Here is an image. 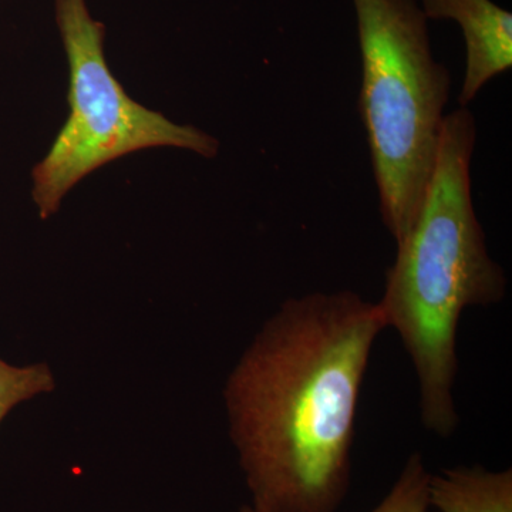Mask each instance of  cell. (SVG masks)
Wrapping results in <instances>:
<instances>
[{"instance_id": "9c48e42d", "label": "cell", "mask_w": 512, "mask_h": 512, "mask_svg": "<svg viewBox=\"0 0 512 512\" xmlns=\"http://www.w3.org/2000/svg\"><path fill=\"white\" fill-rule=\"evenodd\" d=\"M239 512H256L254 508L251 507V505H244V507L241 508V511Z\"/></svg>"}, {"instance_id": "6da1fadb", "label": "cell", "mask_w": 512, "mask_h": 512, "mask_svg": "<svg viewBox=\"0 0 512 512\" xmlns=\"http://www.w3.org/2000/svg\"><path fill=\"white\" fill-rule=\"evenodd\" d=\"M386 329L355 292L289 298L225 384L229 436L256 512H338L352 481L357 409Z\"/></svg>"}, {"instance_id": "7a4b0ae2", "label": "cell", "mask_w": 512, "mask_h": 512, "mask_svg": "<svg viewBox=\"0 0 512 512\" xmlns=\"http://www.w3.org/2000/svg\"><path fill=\"white\" fill-rule=\"evenodd\" d=\"M477 124L467 107L446 114L436 167L413 228L387 269L379 306L384 326L399 333L420 387L421 421L448 437L454 404L457 330L470 306L503 301L504 269L488 254L471 195Z\"/></svg>"}, {"instance_id": "5b68a950", "label": "cell", "mask_w": 512, "mask_h": 512, "mask_svg": "<svg viewBox=\"0 0 512 512\" xmlns=\"http://www.w3.org/2000/svg\"><path fill=\"white\" fill-rule=\"evenodd\" d=\"M424 16L453 20L466 42V73L458 94L467 107L484 86L512 67V15L493 0H420Z\"/></svg>"}, {"instance_id": "277c9868", "label": "cell", "mask_w": 512, "mask_h": 512, "mask_svg": "<svg viewBox=\"0 0 512 512\" xmlns=\"http://www.w3.org/2000/svg\"><path fill=\"white\" fill-rule=\"evenodd\" d=\"M55 20L69 64L70 110L32 171V200L43 221L87 175L127 154L168 147L217 156V138L128 96L107 63L106 26L94 19L87 0H55Z\"/></svg>"}, {"instance_id": "ba28073f", "label": "cell", "mask_w": 512, "mask_h": 512, "mask_svg": "<svg viewBox=\"0 0 512 512\" xmlns=\"http://www.w3.org/2000/svg\"><path fill=\"white\" fill-rule=\"evenodd\" d=\"M430 477L423 457L412 454L389 493L370 512H430Z\"/></svg>"}, {"instance_id": "3957f363", "label": "cell", "mask_w": 512, "mask_h": 512, "mask_svg": "<svg viewBox=\"0 0 512 512\" xmlns=\"http://www.w3.org/2000/svg\"><path fill=\"white\" fill-rule=\"evenodd\" d=\"M362 57L359 110L384 227L400 244L434 167L451 74L431 50L419 0H352Z\"/></svg>"}, {"instance_id": "8992f818", "label": "cell", "mask_w": 512, "mask_h": 512, "mask_svg": "<svg viewBox=\"0 0 512 512\" xmlns=\"http://www.w3.org/2000/svg\"><path fill=\"white\" fill-rule=\"evenodd\" d=\"M429 493L431 508L439 512H512V470L444 468L431 474Z\"/></svg>"}, {"instance_id": "52a82bcc", "label": "cell", "mask_w": 512, "mask_h": 512, "mask_svg": "<svg viewBox=\"0 0 512 512\" xmlns=\"http://www.w3.org/2000/svg\"><path fill=\"white\" fill-rule=\"evenodd\" d=\"M53 389L55 377L46 363L13 366L0 359V424L20 403Z\"/></svg>"}]
</instances>
